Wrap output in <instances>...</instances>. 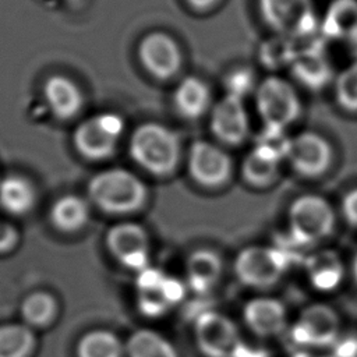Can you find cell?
I'll list each match as a JSON object with an SVG mask.
<instances>
[{
	"label": "cell",
	"instance_id": "8992f818",
	"mask_svg": "<svg viewBox=\"0 0 357 357\" xmlns=\"http://www.w3.org/2000/svg\"><path fill=\"white\" fill-rule=\"evenodd\" d=\"M289 265L287 255L273 247L250 245L243 248L234 259L237 279L252 289H269L284 275Z\"/></svg>",
	"mask_w": 357,
	"mask_h": 357
},
{
	"label": "cell",
	"instance_id": "ffe728a7",
	"mask_svg": "<svg viewBox=\"0 0 357 357\" xmlns=\"http://www.w3.org/2000/svg\"><path fill=\"white\" fill-rule=\"evenodd\" d=\"M290 67L293 75L311 89L324 88L332 78L329 60L318 45L298 49Z\"/></svg>",
	"mask_w": 357,
	"mask_h": 357
},
{
	"label": "cell",
	"instance_id": "e575fe53",
	"mask_svg": "<svg viewBox=\"0 0 357 357\" xmlns=\"http://www.w3.org/2000/svg\"><path fill=\"white\" fill-rule=\"evenodd\" d=\"M187 3L195 8V10H199V11H204V10H208L211 7H213L218 0H187Z\"/></svg>",
	"mask_w": 357,
	"mask_h": 357
},
{
	"label": "cell",
	"instance_id": "ba28073f",
	"mask_svg": "<svg viewBox=\"0 0 357 357\" xmlns=\"http://www.w3.org/2000/svg\"><path fill=\"white\" fill-rule=\"evenodd\" d=\"M340 321L336 311L321 303L310 304L297 315L290 329L291 340L304 349H326L339 339Z\"/></svg>",
	"mask_w": 357,
	"mask_h": 357
},
{
	"label": "cell",
	"instance_id": "9a60e30c",
	"mask_svg": "<svg viewBox=\"0 0 357 357\" xmlns=\"http://www.w3.org/2000/svg\"><path fill=\"white\" fill-rule=\"evenodd\" d=\"M209 127L212 134L225 145H240L250 131L244 99L226 95L212 107Z\"/></svg>",
	"mask_w": 357,
	"mask_h": 357
},
{
	"label": "cell",
	"instance_id": "d6986e66",
	"mask_svg": "<svg viewBox=\"0 0 357 357\" xmlns=\"http://www.w3.org/2000/svg\"><path fill=\"white\" fill-rule=\"evenodd\" d=\"M304 269L310 284L319 291L335 290L344 276V265L340 255L329 248L310 254L305 258Z\"/></svg>",
	"mask_w": 357,
	"mask_h": 357
},
{
	"label": "cell",
	"instance_id": "30bf717a",
	"mask_svg": "<svg viewBox=\"0 0 357 357\" xmlns=\"http://www.w3.org/2000/svg\"><path fill=\"white\" fill-rule=\"evenodd\" d=\"M264 21L279 35L304 38L315 31L312 0H258Z\"/></svg>",
	"mask_w": 357,
	"mask_h": 357
},
{
	"label": "cell",
	"instance_id": "603a6c76",
	"mask_svg": "<svg viewBox=\"0 0 357 357\" xmlns=\"http://www.w3.org/2000/svg\"><path fill=\"white\" fill-rule=\"evenodd\" d=\"M321 28L326 38L357 40V0H332Z\"/></svg>",
	"mask_w": 357,
	"mask_h": 357
},
{
	"label": "cell",
	"instance_id": "7c38bea8",
	"mask_svg": "<svg viewBox=\"0 0 357 357\" xmlns=\"http://www.w3.org/2000/svg\"><path fill=\"white\" fill-rule=\"evenodd\" d=\"M333 152L331 144L318 132L303 131L290 138L286 159L296 173L304 177H319L331 166Z\"/></svg>",
	"mask_w": 357,
	"mask_h": 357
},
{
	"label": "cell",
	"instance_id": "f1b7e54d",
	"mask_svg": "<svg viewBox=\"0 0 357 357\" xmlns=\"http://www.w3.org/2000/svg\"><path fill=\"white\" fill-rule=\"evenodd\" d=\"M57 312L54 297L46 291H35L26 296L21 304V317L28 326L47 325Z\"/></svg>",
	"mask_w": 357,
	"mask_h": 357
},
{
	"label": "cell",
	"instance_id": "9c48e42d",
	"mask_svg": "<svg viewBox=\"0 0 357 357\" xmlns=\"http://www.w3.org/2000/svg\"><path fill=\"white\" fill-rule=\"evenodd\" d=\"M184 297V286L180 280L166 275L160 269L145 268L137 276V303L146 317H162Z\"/></svg>",
	"mask_w": 357,
	"mask_h": 357
},
{
	"label": "cell",
	"instance_id": "3957f363",
	"mask_svg": "<svg viewBox=\"0 0 357 357\" xmlns=\"http://www.w3.org/2000/svg\"><path fill=\"white\" fill-rule=\"evenodd\" d=\"M194 339L205 357H261L245 344L231 318L218 311H204L195 318Z\"/></svg>",
	"mask_w": 357,
	"mask_h": 357
},
{
	"label": "cell",
	"instance_id": "cb8c5ba5",
	"mask_svg": "<svg viewBox=\"0 0 357 357\" xmlns=\"http://www.w3.org/2000/svg\"><path fill=\"white\" fill-rule=\"evenodd\" d=\"M36 192L32 183L18 174H10L0 181V206L15 216L25 215L35 204Z\"/></svg>",
	"mask_w": 357,
	"mask_h": 357
},
{
	"label": "cell",
	"instance_id": "44dd1931",
	"mask_svg": "<svg viewBox=\"0 0 357 357\" xmlns=\"http://www.w3.org/2000/svg\"><path fill=\"white\" fill-rule=\"evenodd\" d=\"M43 95L50 112L60 120L75 117L84 103L78 85L64 75L49 77L43 85Z\"/></svg>",
	"mask_w": 357,
	"mask_h": 357
},
{
	"label": "cell",
	"instance_id": "d590c367",
	"mask_svg": "<svg viewBox=\"0 0 357 357\" xmlns=\"http://www.w3.org/2000/svg\"><path fill=\"white\" fill-rule=\"evenodd\" d=\"M293 357H317V356H314L311 353H307V351H300V353H296Z\"/></svg>",
	"mask_w": 357,
	"mask_h": 357
},
{
	"label": "cell",
	"instance_id": "484cf974",
	"mask_svg": "<svg viewBox=\"0 0 357 357\" xmlns=\"http://www.w3.org/2000/svg\"><path fill=\"white\" fill-rule=\"evenodd\" d=\"M124 347L127 357H178L170 340L152 329L135 331Z\"/></svg>",
	"mask_w": 357,
	"mask_h": 357
},
{
	"label": "cell",
	"instance_id": "1f68e13d",
	"mask_svg": "<svg viewBox=\"0 0 357 357\" xmlns=\"http://www.w3.org/2000/svg\"><path fill=\"white\" fill-rule=\"evenodd\" d=\"M227 95H233L244 99L245 95L254 91L255 77L254 73L247 67H238L229 73L225 79Z\"/></svg>",
	"mask_w": 357,
	"mask_h": 357
},
{
	"label": "cell",
	"instance_id": "83f0119b",
	"mask_svg": "<svg viewBox=\"0 0 357 357\" xmlns=\"http://www.w3.org/2000/svg\"><path fill=\"white\" fill-rule=\"evenodd\" d=\"M35 336L25 324L0 325V357H28Z\"/></svg>",
	"mask_w": 357,
	"mask_h": 357
},
{
	"label": "cell",
	"instance_id": "d4e9b609",
	"mask_svg": "<svg viewBox=\"0 0 357 357\" xmlns=\"http://www.w3.org/2000/svg\"><path fill=\"white\" fill-rule=\"evenodd\" d=\"M50 220L61 231H77L89 220L88 202L74 194L63 195L52 205Z\"/></svg>",
	"mask_w": 357,
	"mask_h": 357
},
{
	"label": "cell",
	"instance_id": "f546056e",
	"mask_svg": "<svg viewBox=\"0 0 357 357\" xmlns=\"http://www.w3.org/2000/svg\"><path fill=\"white\" fill-rule=\"evenodd\" d=\"M298 47H296L294 39L280 35L279 38L269 39L261 47V60L268 67L276 68L279 66L291 64Z\"/></svg>",
	"mask_w": 357,
	"mask_h": 357
},
{
	"label": "cell",
	"instance_id": "5b68a950",
	"mask_svg": "<svg viewBox=\"0 0 357 357\" xmlns=\"http://www.w3.org/2000/svg\"><path fill=\"white\" fill-rule=\"evenodd\" d=\"M255 105L265 127L284 130L301 113L300 98L293 85L276 75L266 77L255 89Z\"/></svg>",
	"mask_w": 357,
	"mask_h": 357
},
{
	"label": "cell",
	"instance_id": "6da1fadb",
	"mask_svg": "<svg viewBox=\"0 0 357 357\" xmlns=\"http://www.w3.org/2000/svg\"><path fill=\"white\" fill-rule=\"evenodd\" d=\"M128 151L138 166L155 176L172 174L181 156L178 135L159 123L137 127L130 137Z\"/></svg>",
	"mask_w": 357,
	"mask_h": 357
},
{
	"label": "cell",
	"instance_id": "52a82bcc",
	"mask_svg": "<svg viewBox=\"0 0 357 357\" xmlns=\"http://www.w3.org/2000/svg\"><path fill=\"white\" fill-rule=\"evenodd\" d=\"M124 131V120L117 113H99L84 120L73 134L77 152L88 160H103L113 155Z\"/></svg>",
	"mask_w": 357,
	"mask_h": 357
},
{
	"label": "cell",
	"instance_id": "5bb4252c",
	"mask_svg": "<svg viewBox=\"0 0 357 357\" xmlns=\"http://www.w3.org/2000/svg\"><path fill=\"white\" fill-rule=\"evenodd\" d=\"M142 67L158 79H169L181 66V52L176 40L165 32H151L138 45Z\"/></svg>",
	"mask_w": 357,
	"mask_h": 357
},
{
	"label": "cell",
	"instance_id": "d6a6232c",
	"mask_svg": "<svg viewBox=\"0 0 357 357\" xmlns=\"http://www.w3.org/2000/svg\"><path fill=\"white\" fill-rule=\"evenodd\" d=\"M342 212L344 219L357 227V188L349 191L342 201Z\"/></svg>",
	"mask_w": 357,
	"mask_h": 357
},
{
	"label": "cell",
	"instance_id": "7402d4cb",
	"mask_svg": "<svg viewBox=\"0 0 357 357\" xmlns=\"http://www.w3.org/2000/svg\"><path fill=\"white\" fill-rule=\"evenodd\" d=\"M173 102L180 116L188 120H197L208 112L212 98L205 81L191 75L178 84L173 95Z\"/></svg>",
	"mask_w": 357,
	"mask_h": 357
},
{
	"label": "cell",
	"instance_id": "7a4b0ae2",
	"mask_svg": "<svg viewBox=\"0 0 357 357\" xmlns=\"http://www.w3.org/2000/svg\"><path fill=\"white\" fill-rule=\"evenodd\" d=\"M91 201L103 212L124 215L145 205L148 190L144 181L127 169H107L88 183Z\"/></svg>",
	"mask_w": 357,
	"mask_h": 357
},
{
	"label": "cell",
	"instance_id": "8fae6325",
	"mask_svg": "<svg viewBox=\"0 0 357 357\" xmlns=\"http://www.w3.org/2000/svg\"><path fill=\"white\" fill-rule=\"evenodd\" d=\"M187 169L197 184L206 188H218L229 181L233 162L227 152L216 144L197 139L190 146Z\"/></svg>",
	"mask_w": 357,
	"mask_h": 357
},
{
	"label": "cell",
	"instance_id": "836d02e7",
	"mask_svg": "<svg viewBox=\"0 0 357 357\" xmlns=\"http://www.w3.org/2000/svg\"><path fill=\"white\" fill-rule=\"evenodd\" d=\"M18 241L17 230L6 222H0V252L11 250Z\"/></svg>",
	"mask_w": 357,
	"mask_h": 357
},
{
	"label": "cell",
	"instance_id": "2e32d148",
	"mask_svg": "<svg viewBox=\"0 0 357 357\" xmlns=\"http://www.w3.org/2000/svg\"><path fill=\"white\" fill-rule=\"evenodd\" d=\"M243 319L254 335L259 337H275L287 326V311L280 300L261 296L245 303Z\"/></svg>",
	"mask_w": 357,
	"mask_h": 357
},
{
	"label": "cell",
	"instance_id": "ac0fdd59",
	"mask_svg": "<svg viewBox=\"0 0 357 357\" xmlns=\"http://www.w3.org/2000/svg\"><path fill=\"white\" fill-rule=\"evenodd\" d=\"M222 275V258L211 248L194 250L185 261V282L197 294L211 293L219 284Z\"/></svg>",
	"mask_w": 357,
	"mask_h": 357
},
{
	"label": "cell",
	"instance_id": "4dcf8cb0",
	"mask_svg": "<svg viewBox=\"0 0 357 357\" xmlns=\"http://www.w3.org/2000/svg\"><path fill=\"white\" fill-rule=\"evenodd\" d=\"M335 96L337 105L350 113H357V61L346 67L336 78Z\"/></svg>",
	"mask_w": 357,
	"mask_h": 357
},
{
	"label": "cell",
	"instance_id": "4fadbf2b",
	"mask_svg": "<svg viewBox=\"0 0 357 357\" xmlns=\"http://www.w3.org/2000/svg\"><path fill=\"white\" fill-rule=\"evenodd\" d=\"M106 245L110 254L126 268L141 272L148 268L149 238L146 230L132 222H123L109 229Z\"/></svg>",
	"mask_w": 357,
	"mask_h": 357
},
{
	"label": "cell",
	"instance_id": "277c9868",
	"mask_svg": "<svg viewBox=\"0 0 357 357\" xmlns=\"http://www.w3.org/2000/svg\"><path fill=\"white\" fill-rule=\"evenodd\" d=\"M287 223L290 237L301 245H312L332 234L336 216L332 205L321 195L297 197L289 206Z\"/></svg>",
	"mask_w": 357,
	"mask_h": 357
},
{
	"label": "cell",
	"instance_id": "e0dca14e",
	"mask_svg": "<svg viewBox=\"0 0 357 357\" xmlns=\"http://www.w3.org/2000/svg\"><path fill=\"white\" fill-rule=\"evenodd\" d=\"M286 153L268 144L258 142L241 163V176L247 184L264 188L275 183Z\"/></svg>",
	"mask_w": 357,
	"mask_h": 357
},
{
	"label": "cell",
	"instance_id": "4316f807",
	"mask_svg": "<svg viewBox=\"0 0 357 357\" xmlns=\"http://www.w3.org/2000/svg\"><path fill=\"white\" fill-rule=\"evenodd\" d=\"M126 347L110 331L95 329L81 337L77 346L78 357H123Z\"/></svg>",
	"mask_w": 357,
	"mask_h": 357
}]
</instances>
